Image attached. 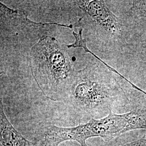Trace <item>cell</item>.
Wrapping results in <instances>:
<instances>
[{
	"label": "cell",
	"mask_w": 146,
	"mask_h": 146,
	"mask_svg": "<svg viewBox=\"0 0 146 146\" xmlns=\"http://www.w3.org/2000/svg\"><path fill=\"white\" fill-rule=\"evenodd\" d=\"M29 58L32 75L42 93L60 100L74 74L65 47L53 37L43 36L31 48Z\"/></svg>",
	"instance_id": "6da1fadb"
},
{
	"label": "cell",
	"mask_w": 146,
	"mask_h": 146,
	"mask_svg": "<svg viewBox=\"0 0 146 146\" xmlns=\"http://www.w3.org/2000/svg\"><path fill=\"white\" fill-rule=\"evenodd\" d=\"M122 90L93 67L74 72L60 100L80 113L94 117L110 112Z\"/></svg>",
	"instance_id": "7a4b0ae2"
},
{
	"label": "cell",
	"mask_w": 146,
	"mask_h": 146,
	"mask_svg": "<svg viewBox=\"0 0 146 146\" xmlns=\"http://www.w3.org/2000/svg\"><path fill=\"white\" fill-rule=\"evenodd\" d=\"M126 126L127 121L123 114H115L110 110L104 117L98 120L92 118L86 123L75 127L49 125L45 129L44 137L58 146L67 141H76L81 146H88L86 141L89 139L100 137L105 141H110L126 133Z\"/></svg>",
	"instance_id": "3957f363"
},
{
	"label": "cell",
	"mask_w": 146,
	"mask_h": 146,
	"mask_svg": "<svg viewBox=\"0 0 146 146\" xmlns=\"http://www.w3.org/2000/svg\"><path fill=\"white\" fill-rule=\"evenodd\" d=\"M75 2L80 9L110 35L115 37L121 35V22L110 11L104 1H77Z\"/></svg>",
	"instance_id": "277c9868"
},
{
	"label": "cell",
	"mask_w": 146,
	"mask_h": 146,
	"mask_svg": "<svg viewBox=\"0 0 146 146\" xmlns=\"http://www.w3.org/2000/svg\"><path fill=\"white\" fill-rule=\"evenodd\" d=\"M0 136L2 146H35L17 131L6 116L2 101L0 107Z\"/></svg>",
	"instance_id": "5b68a950"
},
{
	"label": "cell",
	"mask_w": 146,
	"mask_h": 146,
	"mask_svg": "<svg viewBox=\"0 0 146 146\" xmlns=\"http://www.w3.org/2000/svg\"><path fill=\"white\" fill-rule=\"evenodd\" d=\"M73 35H74V36L75 37V42H74L73 43L67 45V47H68V48H83L86 52L91 54L93 56H94L95 58H97L99 61H100L101 63H102L104 66L110 70V72H112L113 73H115L116 74L119 75L120 78H123L127 82H128V84H129L131 86H132V87L133 88L137 90V91L140 92L141 93L143 92V90L142 89L138 87L137 86H136L135 84H134L133 82H131L130 81H129L127 78H125L124 76H123L122 74H121L120 73H119L116 70H115V69H114V68H112L110 66L106 63L104 62L102 60H101L98 56H96L93 52H91L90 50H89L88 47L87 46L86 40H84V38H82V29H80L79 30L78 33H76L74 31L73 32Z\"/></svg>",
	"instance_id": "8992f818"
},
{
	"label": "cell",
	"mask_w": 146,
	"mask_h": 146,
	"mask_svg": "<svg viewBox=\"0 0 146 146\" xmlns=\"http://www.w3.org/2000/svg\"><path fill=\"white\" fill-rule=\"evenodd\" d=\"M123 115L127 121L125 132L136 129H146V109H136Z\"/></svg>",
	"instance_id": "52a82bcc"
},
{
	"label": "cell",
	"mask_w": 146,
	"mask_h": 146,
	"mask_svg": "<svg viewBox=\"0 0 146 146\" xmlns=\"http://www.w3.org/2000/svg\"><path fill=\"white\" fill-rule=\"evenodd\" d=\"M134 14L139 17L146 18V1H136L133 5Z\"/></svg>",
	"instance_id": "ba28073f"
},
{
	"label": "cell",
	"mask_w": 146,
	"mask_h": 146,
	"mask_svg": "<svg viewBox=\"0 0 146 146\" xmlns=\"http://www.w3.org/2000/svg\"><path fill=\"white\" fill-rule=\"evenodd\" d=\"M118 146H146V137H143Z\"/></svg>",
	"instance_id": "9c48e42d"
},
{
	"label": "cell",
	"mask_w": 146,
	"mask_h": 146,
	"mask_svg": "<svg viewBox=\"0 0 146 146\" xmlns=\"http://www.w3.org/2000/svg\"><path fill=\"white\" fill-rule=\"evenodd\" d=\"M36 146H58L53 142L47 138L43 137V140L40 141Z\"/></svg>",
	"instance_id": "30bf717a"
},
{
	"label": "cell",
	"mask_w": 146,
	"mask_h": 146,
	"mask_svg": "<svg viewBox=\"0 0 146 146\" xmlns=\"http://www.w3.org/2000/svg\"><path fill=\"white\" fill-rule=\"evenodd\" d=\"M143 52L144 55L145 56V57L146 58V46L143 47Z\"/></svg>",
	"instance_id": "8fae6325"
},
{
	"label": "cell",
	"mask_w": 146,
	"mask_h": 146,
	"mask_svg": "<svg viewBox=\"0 0 146 146\" xmlns=\"http://www.w3.org/2000/svg\"></svg>",
	"instance_id": "7c38bea8"
}]
</instances>
